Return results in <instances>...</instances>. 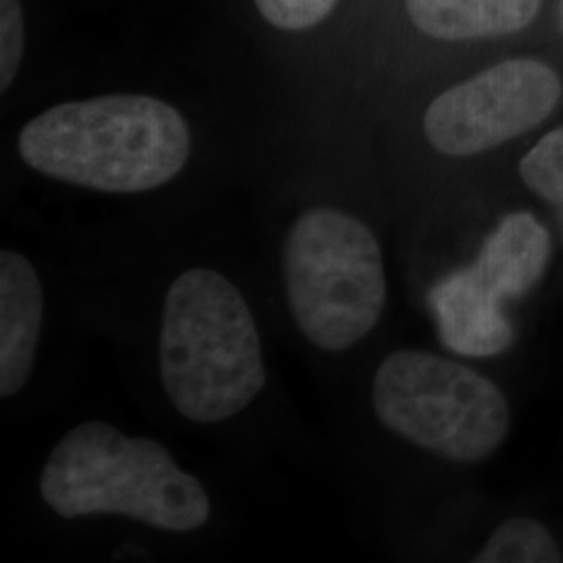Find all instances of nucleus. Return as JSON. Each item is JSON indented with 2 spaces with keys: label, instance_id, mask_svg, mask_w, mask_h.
Masks as SVG:
<instances>
[{
  "label": "nucleus",
  "instance_id": "nucleus-1",
  "mask_svg": "<svg viewBox=\"0 0 563 563\" xmlns=\"http://www.w3.org/2000/svg\"><path fill=\"white\" fill-rule=\"evenodd\" d=\"M180 111L146 95L60 102L27 121L23 162L42 176L81 188L134 195L174 180L190 157Z\"/></svg>",
  "mask_w": 563,
  "mask_h": 563
},
{
  "label": "nucleus",
  "instance_id": "nucleus-2",
  "mask_svg": "<svg viewBox=\"0 0 563 563\" xmlns=\"http://www.w3.org/2000/svg\"><path fill=\"white\" fill-rule=\"evenodd\" d=\"M159 374L190 422L239 416L265 386L262 339L241 290L213 269H188L163 302Z\"/></svg>",
  "mask_w": 563,
  "mask_h": 563
},
{
  "label": "nucleus",
  "instance_id": "nucleus-3",
  "mask_svg": "<svg viewBox=\"0 0 563 563\" xmlns=\"http://www.w3.org/2000/svg\"><path fill=\"white\" fill-rule=\"evenodd\" d=\"M41 495L65 520L125 516L167 532L209 522V495L162 443L128 437L107 422L69 430L42 467Z\"/></svg>",
  "mask_w": 563,
  "mask_h": 563
},
{
  "label": "nucleus",
  "instance_id": "nucleus-4",
  "mask_svg": "<svg viewBox=\"0 0 563 563\" xmlns=\"http://www.w3.org/2000/svg\"><path fill=\"white\" fill-rule=\"evenodd\" d=\"M282 267L292 318L318 349L346 351L380 322L383 249L357 218L330 207L302 213L288 232Z\"/></svg>",
  "mask_w": 563,
  "mask_h": 563
},
{
  "label": "nucleus",
  "instance_id": "nucleus-5",
  "mask_svg": "<svg viewBox=\"0 0 563 563\" xmlns=\"http://www.w3.org/2000/svg\"><path fill=\"white\" fill-rule=\"evenodd\" d=\"M372 401L384 428L449 462L488 460L511 430L497 384L430 351L390 353L376 369Z\"/></svg>",
  "mask_w": 563,
  "mask_h": 563
},
{
  "label": "nucleus",
  "instance_id": "nucleus-6",
  "mask_svg": "<svg viewBox=\"0 0 563 563\" xmlns=\"http://www.w3.org/2000/svg\"><path fill=\"white\" fill-rule=\"evenodd\" d=\"M562 97L553 67L507 59L437 97L423 115V132L446 157L483 155L539 128Z\"/></svg>",
  "mask_w": 563,
  "mask_h": 563
},
{
  "label": "nucleus",
  "instance_id": "nucleus-7",
  "mask_svg": "<svg viewBox=\"0 0 563 563\" xmlns=\"http://www.w3.org/2000/svg\"><path fill=\"white\" fill-rule=\"evenodd\" d=\"M428 301L449 351L463 357H493L514 344L516 332L505 316V301L474 265L439 282Z\"/></svg>",
  "mask_w": 563,
  "mask_h": 563
},
{
  "label": "nucleus",
  "instance_id": "nucleus-8",
  "mask_svg": "<svg viewBox=\"0 0 563 563\" xmlns=\"http://www.w3.org/2000/svg\"><path fill=\"white\" fill-rule=\"evenodd\" d=\"M44 297L38 272L15 251L0 253V397L27 384L41 342Z\"/></svg>",
  "mask_w": 563,
  "mask_h": 563
},
{
  "label": "nucleus",
  "instance_id": "nucleus-9",
  "mask_svg": "<svg viewBox=\"0 0 563 563\" xmlns=\"http://www.w3.org/2000/svg\"><path fill=\"white\" fill-rule=\"evenodd\" d=\"M551 239L532 213L518 211L501 220L486 239L474 267L504 299H522L544 276Z\"/></svg>",
  "mask_w": 563,
  "mask_h": 563
},
{
  "label": "nucleus",
  "instance_id": "nucleus-10",
  "mask_svg": "<svg viewBox=\"0 0 563 563\" xmlns=\"http://www.w3.org/2000/svg\"><path fill=\"white\" fill-rule=\"evenodd\" d=\"M543 0H407L411 23L437 41H474L528 27Z\"/></svg>",
  "mask_w": 563,
  "mask_h": 563
},
{
  "label": "nucleus",
  "instance_id": "nucleus-11",
  "mask_svg": "<svg viewBox=\"0 0 563 563\" xmlns=\"http://www.w3.org/2000/svg\"><path fill=\"white\" fill-rule=\"evenodd\" d=\"M476 563H560L562 549L543 523L514 518L501 523L486 541Z\"/></svg>",
  "mask_w": 563,
  "mask_h": 563
},
{
  "label": "nucleus",
  "instance_id": "nucleus-12",
  "mask_svg": "<svg viewBox=\"0 0 563 563\" xmlns=\"http://www.w3.org/2000/svg\"><path fill=\"white\" fill-rule=\"evenodd\" d=\"M520 178L558 211L563 225V125L551 130L523 155Z\"/></svg>",
  "mask_w": 563,
  "mask_h": 563
},
{
  "label": "nucleus",
  "instance_id": "nucleus-13",
  "mask_svg": "<svg viewBox=\"0 0 563 563\" xmlns=\"http://www.w3.org/2000/svg\"><path fill=\"white\" fill-rule=\"evenodd\" d=\"M339 0H255L263 20L278 30L299 32L325 20Z\"/></svg>",
  "mask_w": 563,
  "mask_h": 563
},
{
  "label": "nucleus",
  "instance_id": "nucleus-14",
  "mask_svg": "<svg viewBox=\"0 0 563 563\" xmlns=\"http://www.w3.org/2000/svg\"><path fill=\"white\" fill-rule=\"evenodd\" d=\"M25 48L21 0H0V90L7 92L20 71Z\"/></svg>",
  "mask_w": 563,
  "mask_h": 563
},
{
  "label": "nucleus",
  "instance_id": "nucleus-15",
  "mask_svg": "<svg viewBox=\"0 0 563 563\" xmlns=\"http://www.w3.org/2000/svg\"><path fill=\"white\" fill-rule=\"evenodd\" d=\"M558 27H560V32L563 34V0L558 2Z\"/></svg>",
  "mask_w": 563,
  "mask_h": 563
}]
</instances>
